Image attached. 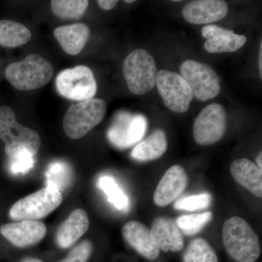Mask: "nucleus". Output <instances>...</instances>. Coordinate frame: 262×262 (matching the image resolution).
Listing matches in <instances>:
<instances>
[{"mask_svg": "<svg viewBox=\"0 0 262 262\" xmlns=\"http://www.w3.org/2000/svg\"><path fill=\"white\" fill-rule=\"evenodd\" d=\"M234 180L253 195L261 198L262 170L251 160L241 158L234 160L230 167Z\"/></svg>", "mask_w": 262, "mask_h": 262, "instance_id": "nucleus-18", "label": "nucleus"}, {"mask_svg": "<svg viewBox=\"0 0 262 262\" xmlns=\"http://www.w3.org/2000/svg\"><path fill=\"white\" fill-rule=\"evenodd\" d=\"M147 120L144 115L119 113L107 131L108 141L119 149H127L139 142L145 134Z\"/></svg>", "mask_w": 262, "mask_h": 262, "instance_id": "nucleus-11", "label": "nucleus"}, {"mask_svg": "<svg viewBox=\"0 0 262 262\" xmlns=\"http://www.w3.org/2000/svg\"><path fill=\"white\" fill-rule=\"evenodd\" d=\"M98 186L107 196L108 201L120 211H127L129 200L113 177L103 176L98 179Z\"/></svg>", "mask_w": 262, "mask_h": 262, "instance_id": "nucleus-25", "label": "nucleus"}, {"mask_svg": "<svg viewBox=\"0 0 262 262\" xmlns=\"http://www.w3.org/2000/svg\"><path fill=\"white\" fill-rule=\"evenodd\" d=\"M0 139L5 143V153L10 158L23 151L34 156L41 146L37 131L19 124L14 112L8 106H0Z\"/></svg>", "mask_w": 262, "mask_h": 262, "instance_id": "nucleus-2", "label": "nucleus"}, {"mask_svg": "<svg viewBox=\"0 0 262 262\" xmlns=\"http://www.w3.org/2000/svg\"><path fill=\"white\" fill-rule=\"evenodd\" d=\"M123 75L131 93L143 95L155 87L158 69L154 58L144 49L131 52L123 62Z\"/></svg>", "mask_w": 262, "mask_h": 262, "instance_id": "nucleus-5", "label": "nucleus"}, {"mask_svg": "<svg viewBox=\"0 0 262 262\" xmlns=\"http://www.w3.org/2000/svg\"><path fill=\"white\" fill-rule=\"evenodd\" d=\"M180 70L196 99L206 101L220 94V77L209 65L187 60L181 66Z\"/></svg>", "mask_w": 262, "mask_h": 262, "instance_id": "nucleus-8", "label": "nucleus"}, {"mask_svg": "<svg viewBox=\"0 0 262 262\" xmlns=\"http://www.w3.org/2000/svg\"><path fill=\"white\" fill-rule=\"evenodd\" d=\"M212 219L213 213L208 211L203 213L181 215L177 219L176 222L182 234L193 236L201 232L202 229L206 227Z\"/></svg>", "mask_w": 262, "mask_h": 262, "instance_id": "nucleus-27", "label": "nucleus"}, {"mask_svg": "<svg viewBox=\"0 0 262 262\" xmlns=\"http://www.w3.org/2000/svg\"><path fill=\"white\" fill-rule=\"evenodd\" d=\"M62 200L60 191L46 187L17 201L10 209V217L19 222L40 220L56 210Z\"/></svg>", "mask_w": 262, "mask_h": 262, "instance_id": "nucleus-6", "label": "nucleus"}, {"mask_svg": "<svg viewBox=\"0 0 262 262\" xmlns=\"http://www.w3.org/2000/svg\"><path fill=\"white\" fill-rule=\"evenodd\" d=\"M32 32L23 24L10 20H0V46L16 48L30 40Z\"/></svg>", "mask_w": 262, "mask_h": 262, "instance_id": "nucleus-22", "label": "nucleus"}, {"mask_svg": "<svg viewBox=\"0 0 262 262\" xmlns=\"http://www.w3.org/2000/svg\"><path fill=\"white\" fill-rule=\"evenodd\" d=\"M150 232L153 241L160 251L177 253L184 248V239L182 231L173 219L165 216L155 219Z\"/></svg>", "mask_w": 262, "mask_h": 262, "instance_id": "nucleus-15", "label": "nucleus"}, {"mask_svg": "<svg viewBox=\"0 0 262 262\" xmlns=\"http://www.w3.org/2000/svg\"><path fill=\"white\" fill-rule=\"evenodd\" d=\"M34 165V155L23 151L10 158L9 170L13 175L29 173Z\"/></svg>", "mask_w": 262, "mask_h": 262, "instance_id": "nucleus-29", "label": "nucleus"}, {"mask_svg": "<svg viewBox=\"0 0 262 262\" xmlns=\"http://www.w3.org/2000/svg\"><path fill=\"white\" fill-rule=\"evenodd\" d=\"M256 165H257V167L258 168L261 169L262 170V152L261 151H260L259 153H258L257 157H256Z\"/></svg>", "mask_w": 262, "mask_h": 262, "instance_id": "nucleus-33", "label": "nucleus"}, {"mask_svg": "<svg viewBox=\"0 0 262 262\" xmlns=\"http://www.w3.org/2000/svg\"><path fill=\"white\" fill-rule=\"evenodd\" d=\"M228 5L221 0H196L188 3L182 10L188 23L208 24L219 21L228 13Z\"/></svg>", "mask_w": 262, "mask_h": 262, "instance_id": "nucleus-14", "label": "nucleus"}, {"mask_svg": "<svg viewBox=\"0 0 262 262\" xmlns=\"http://www.w3.org/2000/svg\"><path fill=\"white\" fill-rule=\"evenodd\" d=\"M258 69H259L260 76L262 77V42L260 44L259 57H258Z\"/></svg>", "mask_w": 262, "mask_h": 262, "instance_id": "nucleus-32", "label": "nucleus"}, {"mask_svg": "<svg viewBox=\"0 0 262 262\" xmlns=\"http://www.w3.org/2000/svg\"><path fill=\"white\" fill-rule=\"evenodd\" d=\"M184 262H218V256L206 239L198 237L188 245L183 255Z\"/></svg>", "mask_w": 262, "mask_h": 262, "instance_id": "nucleus-24", "label": "nucleus"}, {"mask_svg": "<svg viewBox=\"0 0 262 262\" xmlns=\"http://www.w3.org/2000/svg\"><path fill=\"white\" fill-rule=\"evenodd\" d=\"M202 35L206 39L205 49L211 53L237 51L247 40L246 36L234 34L232 31L215 25L203 27Z\"/></svg>", "mask_w": 262, "mask_h": 262, "instance_id": "nucleus-16", "label": "nucleus"}, {"mask_svg": "<svg viewBox=\"0 0 262 262\" xmlns=\"http://www.w3.org/2000/svg\"><path fill=\"white\" fill-rule=\"evenodd\" d=\"M89 225L87 213L81 208L75 210L58 229L57 244L61 248H70L87 232Z\"/></svg>", "mask_w": 262, "mask_h": 262, "instance_id": "nucleus-19", "label": "nucleus"}, {"mask_svg": "<svg viewBox=\"0 0 262 262\" xmlns=\"http://www.w3.org/2000/svg\"><path fill=\"white\" fill-rule=\"evenodd\" d=\"M93 245L89 241H84L77 245L68 256L60 262H88L93 252Z\"/></svg>", "mask_w": 262, "mask_h": 262, "instance_id": "nucleus-30", "label": "nucleus"}, {"mask_svg": "<svg viewBox=\"0 0 262 262\" xmlns=\"http://www.w3.org/2000/svg\"><path fill=\"white\" fill-rule=\"evenodd\" d=\"M46 232V225L39 221H20L6 224L0 227V233L19 248L37 244L44 238Z\"/></svg>", "mask_w": 262, "mask_h": 262, "instance_id": "nucleus-13", "label": "nucleus"}, {"mask_svg": "<svg viewBox=\"0 0 262 262\" xmlns=\"http://www.w3.org/2000/svg\"><path fill=\"white\" fill-rule=\"evenodd\" d=\"M155 84L163 98L164 105L169 110L184 113L190 107L194 96L182 75L170 71H160Z\"/></svg>", "mask_w": 262, "mask_h": 262, "instance_id": "nucleus-9", "label": "nucleus"}, {"mask_svg": "<svg viewBox=\"0 0 262 262\" xmlns=\"http://www.w3.org/2000/svg\"><path fill=\"white\" fill-rule=\"evenodd\" d=\"M53 66L37 54L29 55L23 61L10 63L5 76L10 84L18 91L40 89L53 78Z\"/></svg>", "mask_w": 262, "mask_h": 262, "instance_id": "nucleus-3", "label": "nucleus"}, {"mask_svg": "<svg viewBox=\"0 0 262 262\" xmlns=\"http://www.w3.org/2000/svg\"><path fill=\"white\" fill-rule=\"evenodd\" d=\"M117 0H98L97 3L103 10H110L116 6Z\"/></svg>", "mask_w": 262, "mask_h": 262, "instance_id": "nucleus-31", "label": "nucleus"}, {"mask_svg": "<svg viewBox=\"0 0 262 262\" xmlns=\"http://www.w3.org/2000/svg\"><path fill=\"white\" fill-rule=\"evenodd\" d=\"M21 262H43L39 258H27L24 259Z\"/></svg>", "mask_w": 262, "mask_h": 262, "instance_id": "nucleus-34", "label": "nucleus"}, {"mask_svg": "<svg viewBox=\"0 0 262 262\" xmlns=\"http://www.w3.org/2000/svg\"><path fill=\"white\" fill-rule=\"evenodd\" d=\"M125 3L130 4V3H135V1H134V0H125Z\"/></svg>", "mask_w": 262, "mask_h": 262, "instance_id": "nucleus-35", "label": "nucleus"}, {"mask_svg": "<svg viewBox=\"0 0 262 262\" xmlns=\"http://www.w3.org/2000/svg\"><path fill=\"white\" fill-rule=\"evenodd\" d=\"M106 113V103L99 98H91L72 105L66 113L63 127L66 135L79 139L97 126Z\"/></svg>", "mask_w": 262, "mask_h": 262, "instance_id": "nucleus-4", "label": "nucleus"}, {"mask_svg": "<svg viewBox=\"0 0 262 262\" xmlns=\"http://www.w3.org/2000/svg\"><path fill=\"white\" fill-rule=\"evenodd\" d=\"M227 127V114L219 103H211L202 110L193 126V136L199 145L209 146L223 138Z\"/></svg>", "mask_w": 262, "mask_h": 262, "instance_id": "nucleus-10", "label": "nucleus"}, {"mask_svg": "<svg viewBox=\"0 0 262 262\" xmlns=\"http://www.w3.org/2000/svg\"><path fill=\"white\" fill-rule=\"evenodd\" d=\"M187 184L188 176L184 168L179 165L170 167L155 189V204L162 208L168 206L184 192Z\"/></svg>", "mask_w": 262, "mask_h": 262, "instance_id": "nucleus-12", "label": "nucleus"}, {"mask_svg": "<svg viewBox=\"0 0 262 262\" xmlns=\"http://www.w3.org/2000/svg\"><path fill=\"white\" fill-rule=\"evenodd\" d=\"M56 87L61 96L77 101L91 99L97 92L94 73L86 66L62 71L57 76Z\"/></svg>", "mask_w": 262, "mask_h": 262, "instance_id": "nucleus-7", "label": "nucleus"}, {"mask_svg": "<svg viewBox=\"0 0 262 262\" xmlns=\"http://www.w3.org/2000/svg\"><path fill=\"white\" fill-rule=\"evenodd\" d=\"M168 148L166 134L162 130L155 131L134 147L131 157L139 161H151L163 156Z\"/></svg>", "mask_w": 262, "mask_h": 262, "instance_id": "nucleus-21", "label": "nucleus"}, {"mask_svg": "<svg viewBox=\"0 0 262 262\" xmlns=\"http://www.w3.org/2000/svg\"><path fill=\"white\" fill-rule=\"evenodd\" d=\"M122 232L125 241L143 257L152 261L160 256V251L153 241L150 229L144 224L130 221L123 226Z\"/></svg>", "mask_w": 262, "mask_h": 262, "instance_id": "nucleus-17", "label": "nucleus"}, {"mask_svg": "<svg viewBox=\"0 0 262 262\" xmlns=\"http://www.w3.org/2000/svg\"><path fill=\"white\" fill-rule=\"evenodd\" d=\"M53 34L65 53L76 56L83 50L89 40L90 30L85 24L77 23L57 27Z\"/></svg>", "mask_w": 262, "mask_h": 262, "instance_id": "nucleus-20", "label": "nucleus"}, {"mask_svg": "<svg viewBox=\"0 0 262 262\" xmlns=\"http://www.w3.org/2000/svg\"><path fill=\"white\" fill-rule=\"evenodd\" d=\"M47 187L61 191L65 190L72 184L74 173L72 167L63 161L52 163L46 173Z\"/></svg>", "mask_w": 262, "mask_h": 262, "instance_id": "nucleus-23", "label": "nucleus"}, {"mask_svg": "<svg viewBox=\"0 0 262 262\" xmlns=\"http://www.w3.org/2000/svg\"><path fill=\"white\" fill-rule=\"evenodd\" d=\"M212 196L209 193L185 196L176 202L174 208L179 211H195L205 209L211 205Z\"/></svg>", "mask_w": 262, "mask_h": 262, "instance_id": "nucleus-28", "label": "nucleus"}, {"mask_svg": "<svg viewBox=\"0 0 262 262\" xmlns=\"http://www.w3.org/2000/svg\"><path fill=\"white\" fill-rule=\"evenodd\" d=\"M222 238L227 252L237 262H255L261 254L259 239L244 219H228L222 228Z\"/></svg>", "mask_w": 262, "mask_h": 262, "instance_id": "nucleus-1", "label": "nucleus"}, {"mask_svg": "<svg viewBox=\"0 0 262 262\" xmlns=\"http://www.w3.org/2000/svg\"><path fill=\"white\" fill-rule=\"evenodd\" d=\"M87 0H53L51 10L58 18L79 19L83 15L89 6Z\"/></svg>", "mask_w": 262, "mask_h": 262, "instance_id": "nucleus-26", "label": "nucleus"}]
</instances>
